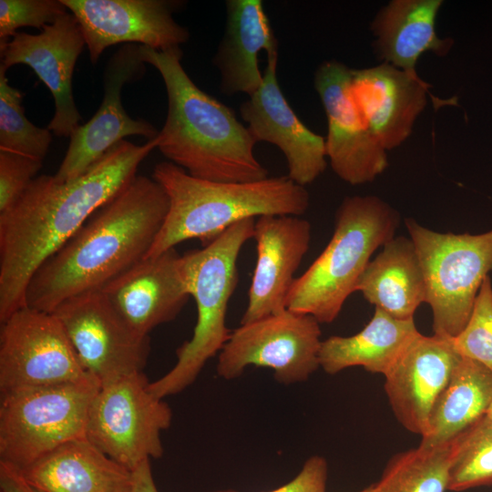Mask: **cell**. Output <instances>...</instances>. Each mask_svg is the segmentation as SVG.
<instances>
[{
    "label": "cell",
    "instance_id": "19",
    "mask_svg": "<svg viewBox=\"0 0 492 492\" xmlns=\"http://www.w3.org/2000/svg\"><path fill=\"white\" fill-rule=\"evenodd\" d=\"M252 239L256 264L241 323L286 309L294 274L310 247L312 225L300 216L263 215L255 221Z\"/></svg>",
    "mask_w": 492,
    "mask_h": 492
},
{
    "label": "cell",
    "instance_id": "16",
    "mask_svg": "<svg viewBox=\"0 0 492 492\" xmlns=\"http://www.w3.org/2000/svg\"><path fill=\"white\" fill-rule=\"evenodd\" d=\"M86 46L82 29L71 12L46 25L37 35L17 32L0 45V67H30L52 93L55 111L47 128L56 137H70L79 126L72 78L77 58Z\"/></svg>",
    "mask_w": 492,
    "mask_h": 492
},
{
    "label": "cell",
    "instance_id": "10",
    "mask_svg": "<svg viewBox=\"0 0 492 492\" xmlns=\"http://www.w3.org/2000/svg\"><path fill=\"white\" fill-rule=\"evenodd\" d=\"M321 334L315 318L288 309L241 323L219 353L217 374L232 380L254 365L284 384L303 382L320 367Z\"/></svg>",
    "mask_w": 492,
    "mask_h": 492
},
{
    "label": "cell",
    "instance_id": "29",
    "mask_svg": "<svg viewBox=\"0 0 492 492\" xmlns=\"http://www.w3.org/2000/svg\"><path fill=\"white\" fill-rule=\"evenodd\" d=\"M7 70L0 67V151L43 160L48 152L52 132L38 128L26 117L23 94L9 85Z\"/></svg>",
    "mask_w": 492,
    "mask_h": 492
},
{
    "label": "cell",
    "instance_id": "4",
    "mask_svg": "<svg viewBox=\"0 0 492 492\" xmlns=\"http://www.w3.org/2000/svg\"><path fill=\"white\" fill-rule=\"evenodd\" d=\"M152 178L169 198L163 226L146 258L199 239L209 243L233 224L263 215L302 216L310 203L304 186L288 176L251 182H217L190 176L166 161L157 164Z\"/></svg>",
    "mask_w": 492,
    "mask_h": 492
},
{
    "label": "cell",
    "instance_id": "7",
    "mask_svg": "<svg viewBox=\"0 0 492 492\" xmlns=\"http://www.w3.org/2000/svg\"><path fill=\"white\" fill-rule=\"evenodd\" d=\"M94 378L1 394L0 462L23 470L62 445L86 438Z\"/></svg>",
    "mask_w": 492,
    "mask_h": 492
},
{
    "label": "cell",
    "instance_id": "23",
    "mask_svg": "<svg viewBox=\"0 0 492 492\" xmlns=\"http://www.w3.org/2000/svg\"><path fill=\"white\" fill-rule=\"evenodd\" d=\"M20 472L41 492H132V471L87 438L62 445Z\"/></svg>",
    "mask_w": 492,
    "mask_h": 492
},
{
    "label": "cell",
    "instance_id": "6",
    "mask_svg": "<svg viewBox=\"0 0 492 492\" xmlns=\"http://www.w3.org/2000/svg\"><path fill=\"white\" fill-rule=\"evenodd\" d=\"M255 220H242L201 249L181 255V268L188 292L197 306L192 337L177 350V362L149 389L164 399L182 392L198 377L206 363L219 354L231 331L226 313L238 284L237 261L243 245L253 237Z\"/></svg>",
    "mask_w": 492,
    "mask_h": 492
},
{
    "label": "cell",
    "instance_id": "31",
    "mask_svg": "<svg viewBox=\"0 0 492 492\" xmlns=\"http://www.w3.org/2000/svg\"><path fill=\"white\" fill-rule=\"evenodd\" d=\"M451 342L462 357L478 362L492 372V284L489 276L480 286L466 326L451 338Z\"/></svg>",
    "mask_w": 492,
    "mask_h": 492
},
{
    "label": "cell",
    "instance_id": "22",
    "mask_svg": "<svg viewBox=\"0 0 492 492\" xmlns=\"http://www.w3.org/2000/svg\"><path fill=\"white\" fill-rule=\"evenodd\" d=\"M226 8V28L213 64L220 71L222 93L250 97L263 80L260 52L278 50V41L261 0H228Z\"/></svg>",
    "mask_w": 492,
    "mask_h": 492
},
{
    "label": "cell",
    "instance_id": "25",
    "mask_svg": "<svg viewBox=\"0 0 492 492\" xmlns=\"http://www.w3.org/2000/svg\"><path fill=\"white\" fill-rule=\"evenodd\" d=\"M355 292L389 315L414 320V314L426 301L424 272L410 238L394 237L367 264Z\"/></svg>",
    "mask_w": 492,
    "mask_h": 492
},
{
    "label": "cell",
    "instance_id": "18",
    "mask_svg": "<svg viewBox=\"0 0 492 492\" xmlns=\"http://www.w3.org/2000/svg\"><path fill=\"white\" fill-rule=\"evenodd\" d=\"M461 355L451 338L415 334L384 375V390L398 422L423 436L432 408Z\"/></svg>",
    "mask_w": 492,
    "mask_h": 492
},
{
    "label": "cell",
    "instance_id": "1",
    "mask_svg": "<svg viewBox=\"0 0 492 492\" xmlns=\"http://www.w3.org/2000/svg\"><path fill=\"white\" fill-rule=\"evenodd\" d=\"M158 137L143 145L121 140L77 179L57 182L36 177L22 196L0 213V323L26 306L36 272L137 176Z\"/></svg>",
    "mask_w": 492,
    "mask_h": 492
},
{
    "label": "cell",
    "instance_id": "17",
    "mask_svg": "<svg viewBox=\"0 0 492 492\" xmlns=\"http://www.w3.org/2000/svg\"><path fill=\"white\" fill-rule=\"evenodd\" d=\"M267 55L262 83L241 104V117L256 142L265 141L280 149L287 161V176L305 187L325 170V138L300 120L281 90L278 50Z\"/></svg>",
    "mask_w": 492,
    "mask_h": 492
},
{
    "label": "cell",
    "instance_id": "35",
    "mask_svg": "<svg viewBox=\"0 0 492 492\" xmlns=\"http://www.w3.org/2000/svg\"><path fill=\"white\" fill-rule=\"evenodd\" d=\"M1 492H41L23 477L22 473L10 465L0 462Z\"/></svg>",
    "mask_w": 492,
    "mask_h": 492
},
{
    "label": "cell",
    "instance_id": "9",
    "mask_svg": "<svg viewBox=\"0 0 492 492\" xmlns=\"http://www.w3.org/2000/svg\"><path fill=\"white\" fill-rule=\"evenodd\" d=\"M149 384L141 372L101 384L88 412L86 438L131 471L163 455L161 433L172 421L169 405Z\"/></svg>",
    "mask_w": 492,
    "mask_h": 492
},
{
    "label": "cell",
    "instance_id": "30",
    "mask_svg": "<svg viewBox=\"0 0 492 492\" xmlns=\"http://www.w3.org/2000/svg\"><path fill=\"white\" fill-rule=\"evenodd\" d=\"M447 490L492 485V425L484 415L454 441Z\"/></svg>",
    "mask_w": 492,
    "mask_h": 492
},
{
    "label": "cell",
    "instance_id": "37",
    "mask_svg": "<svg viewBox=\"0 0 492 492\" xmlns=\"http://www.w3.org/2000/svg\"><path fill=\"white\" fill-rule=\"evenodd\" d=\"M484 418L492 425V403L486 411Z\"/></svg>",
    "mask_w": 492,
    "mask_h": 492
},
{
    "label": "cell",
    "instance_id": "34",
    "mask_svg": "<svg viewBox=\"0 0 492 492\" xmlns=\"http://www.w3.org/2000/svg\"><path fill=\"white\" fill-rule=\"evenodd\" d=\"M328 465L324 457L313 456L291 481L268 492H326ZM214 492H236L220 490Z\"/></svg>",
    "mask_w": 492,
    "mask_h": 492
},
{
    "label": "cell",
    "instance_id": "11",
    "mask_svg": "<svg viewBox=\"0 0 492 492\" xmlns=\"http://www.w3.org/2000/svg\"><path fill=\"white\" fill-rule=\"evenodd\" d=\"M91 378L52 313L25 306L1 323L0 394Z\"/></svg>",
    "mask_w": 492,
    "mask_h": 492
},
{
    "label": "cell",
    "instance_id": "2",
    "mask_svg": "<svg viewBox=\"0 0 492 492\" xmlns=\"http://www.w3.org/2000/svg\"><path fill=\"white\" fill-rule=\"evenodd\" d=\"M168 210L163 188L136 176L36 272L26 306L53 313L69 298L101 291L147 257Z\"/></svg>",
    "mask_w": 492,
    "mask_h": 492
},
{
    "label": "cell",
    "instance_id": "3",
    "mask_svg": "<svg viewBox=\"0 0 492 492\" xmlns=\"http://www.w3.org/2000/svg\"><path fill=\"white\" fill-rule=\"evenodd\" d=\"M142 61L160 74L168 95V114L157 149L190 176L217 182H251L268 178L254 155L257 143L233 110L190 79L181 65L182 51L140 46Z\"/></svg>",
    "mask_w": 492,
    "mask_h": 492
},
{
    "label": "cell",
    "instance_id": "12",
    "mask_svg": "<svg viewBox=\"0 0 492 492\" xmlns=\"http://www.w3.org/2000/svg\"><path fill=\"white\" fill-rule=\"evenodd\" d=\"M52 313L61 323L84 370L100 385L143 372L150 352L149 335L131 328L102 291L69 298Z\"/></svg>",
    "mask_w": 492,
    "mask_h": 492
},
{
    "label": "cell",
    "instance_id": "36",
    "mask_svg": "<svg viewBox=\"0 0 492 492\" xmlns=\"http://www.w3.org/2000/svg\"><path fill=\"white\" fill-rule=\"evenodd\" d=\"M132 492H159L151 472L149 460L144 461L132 471Z\"/></svg>",
    "mask_w": 492,
    "mask_h": 492
},
{
    "label": "cell",
    "instance_id": "13",
    "mask_svg": "<svg viewBox=\"0 0 492 492\" xmlns=\"http://www.w3.org/2000/svg\"><path fill=\"white\" fill-rule=\"evenodd\" d=\"M352 78V68L325 61L315 72L314 87L327 118L325 149L331 167L343 181L360 185L383 173L388 159L356 103Z\"/></svg>",
    "mask_w": 492,
    "mask_h": 492
},
{
    "label": "cell",
    "instance_id": "32",
    "mask_svg": "<svg viewBox=\"0 0 492 492\" xmlns=\"http://www.w3.org/2000/svg\"><path fill=\"white\" fill-rule=\"evenodd\" d=\"M67 12L61 0H0V45L7 43L20 27L42 30Z\"/></svg>",
    "mask_w": 492,
    "mask_h": 492
},
{
    "label": "cell",
    "instance_id": "26",
    "mask_svg": "<svg viewBox=\"0 0 492 492\" xmlns=\"http://www.w3.org/2000/svg\"><path fill=\"white\" fill-rule=\"evenodd\" d=\"M419 332L414 320H399L375 308L370 322L351 336L333 335L322 342L320 367L335 374L353 366L384 375Z\"/></svg>",
    "mask_w": 492,
    "mask_h": 492
},
{
    "label": "cell",
    "instance_id": "5",
    "mask_svg": "<svg viewBox=\"0 0 492 492\" xmlns=\"http://www.w3.org/2000/svg\"><path fill=\"white\" fill-rule=\"evenodd\" d=\"M398 212L376 196L346 197L335 215L333 236L315 261L296 277L286 309L330 323L379 248L395 237Z\"/></svg>",
    "mask_w": 492,
    "mask_h": 492
},
{
    "label": "cell",
    "instance_id": "8",
    "mask_svg": "<svg viewBox=\"0 0 492 492\" xmlns=\"http://www.w3.org/2000/svg\"><path fill=\"white\" fill-rule=\"evenodd\" d=\"M426 285L434 333L453 338L466 326L484 279L492 271V230L437 232L405 220Z\"/></svg>",
    "mask_w": 492,
    "mask_h": 492
},
{
    "label": "cell",
    "instance_id": "24",
    "mask_svg": "<svg viewBox=\"0 0 492 492\" xmlns=\"http://www.w3.org/2000/svg\"><path fill=\"white\" fill-rule=\"evenodd\" d=\"M442 5V0H393L384 6L371 26L384 63L418 76L415 66L422 54L446 55L453 40L440 38L436 30Z\"/></svg>",
    "mask_w": 492,
    "mask_h": 492
},
{
    "label": "cell",
    "instance_id": "28",
    "mask_svg": "<svg viewBox=\"0 0 492 492\" xmlns=\"http://www.w3.org/2000/svg\"><path fill=\"white\" fill-rule=\"evenodd\" d=\"M453 454V441L437 447L418 446L397 453L376 483L378 491L446 492Z\"/></svg>",
    "mask_w": 492,
    "mask_h": 492
},
{
    "label": "cell",
    "instance_id": "15",
    "mask_svg": "<svg viewBox=\"0 0 492 492\" xmlns=\"http://www.w3.org/2000/svg\"><path fill=\"white\" fill-rule=\"evenodd\" d=\"M77 18L89 58L96 64L108 47L137 44L164 51L189 40L173 18L179 2L166 0H61Z\"/></svg>",
    "mask_w": 492,
    "mask_h": 492
},
{
    "label": "cell",
    "instance_id": "20",
    "mask_svg": "<svg viewBox=\"0 0 492 492\" xmlns=\"http://www.w3.org/2000/svg\"><path fill=\"white\" fill-rule=\"evenodd\" d=\"M101 291L123 320L144 335L173 321L190 297L176 248L143 259Z\"/></svg>",
    "mask_w": 492,
    "mask_h": 492
},
{
    "label": "cell",
    "instance_id": "38",
    "mask_svg": "<svg viewBox=\"0 0 492 492\" xmlns=\"http://www.w3.org/2000/svg\"><path fill=\"white\" fill-rule=\"evenodd\" d=\"M359 492H379V491H378L376 483H374V484L365 487L364 489H362Z\"/></svg>",
    "mask_w": 492,
    "mask_h": 492
},
{
    "label": "cell",
    "instance_id": "21",
    "mask_svg": "<svg viewBox=\"0 0 492 492\" xmlns=\"http://www.w3.org/2000/svg\"><path fill=\"white\" fill-rule=\"evenodd\" d=\"M352 75L354 98L374 137L385 150L400 146L426 106L429 85L387 63Z\"/></svg>",
    "mask_w": 492,
    "mask_h": 492
},
{
    "label": "cell",
    "instance_id": "27",
    "mask_svg": "<svg viewBox=\"0 0 492 492\" xmlns=\"http://www.w3.org/2000/svg\"><path fill=\"white\" fill-rule=\"evenodd\" d=\"M492 403V372L462 357L436 399L419 446L437 447L454 441L475 425Z\"/></svg>",
    "mask_w": 492,
    "mask_h": 492
},
{
    "label": "cell",
    "instance_id": "14",
    "mask_svg": "<svg viewBox=\"0 0 492 492\" xmlns=\"http://www.w3.org/2000/svg\"><path fill=\"white\" fill-rule=\"evenodd\" d=\"M146 71L140 45L126 44L109 58L104 71V97L96 114L71 134L66 155L54 175L57 182L74 180L87 172L125 137L148 140L159 133L144 119L130 118L121 102L122 87L140 79Z\"/></svg>",
    "mask_w": 492,
    "mask_h": 492
},
{
    "label": "cell",
    "instance_id": "33",
    "mask_svg": "<svg viewBox=\"0 0 492 492\" xmlns=\"http://www.w3.org/2000/svg\"><path fill=\"white\" fill-rule=\"evenodd\" d=\"M43 160L28 156L0 151V213L12 207L22 196Z\"/></svg>",
    "mask_w": 492,
    "mask_h": 492
}]
</instances>
